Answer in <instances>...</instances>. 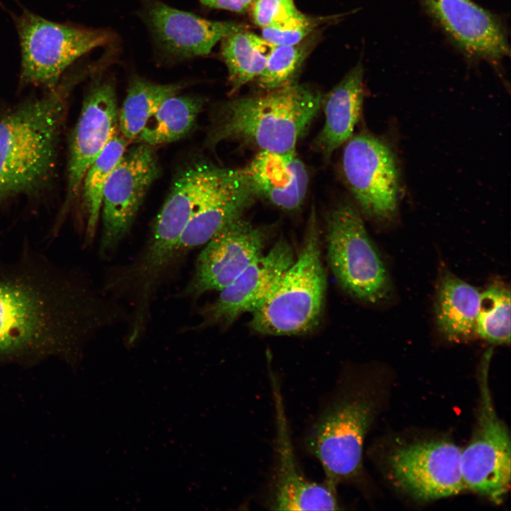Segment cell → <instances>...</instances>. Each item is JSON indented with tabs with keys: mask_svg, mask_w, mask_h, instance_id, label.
<instances>
[{
	"mask_svg": "<svg viewBox=\"0 0 511 511\" xmlns=\"http://www.w3.org/2000/svg\"><path fill=\"white\" fill-rule=\"evenodd\" d=\"M122 315L83 274L33 244L13 259L0 249V366L50 358L75 366L91 339Z\"/></svg>",
	"mask_w": 511,
	"mask_h": 511,
	"instance_id": "6da1fadb",
	"label": "cell"
},
{
	"mask_svg": "<svg viewBox=\"0 0 511 511\" xmlns=\"http://www.w3.org/2000/svg\"><path fill=\"white\" fill-rule=\"evenodd\" d=\"M92 65L0 117V203L38 193L51 181L68 98L75 86L94 72Z\"/></svg>",
	"mask_w": 511,
	"mask_h": 511,
	"instance_id": "7a4b0ae2",
	"label": "cell"
},
{
	"mask_svg": "<svg viewBox=\"0 0 511 511\" xmlns=\"http://www.w3.org/2000/svg\"><path fill=\"white\" fill-rule=\"evenodd\" d=\"M376 402L365 379L344 373L322 398L302 435V447L321 465L324 481L338 487L363 472L365 438Z\"/></svg>",
	"mask_w": 511,
	"mask_h": 511,
	"instance_id": "3957f363",
	"label": "cell"
},
{
	"mask_svg": "<svg viewBox=\"0 0 511 511\" xmlns=\"http://www.w3.org/2000/svg\"><path fill=\"white\" fill-rule=\"evenodd\" d=\"M322 99L319 91L294 82L263 95L231 99L215 113L206 143L238 141L260 151H295Z\"/></svg>",
	"mask_w": 511,
	"mask_h": 511,
	"instance_id": "277c9868",
	"label": "cell"
},
{
	"mask_svg": "<svg viewBox=\"0 0 511 511\" xmlns=\"http://www.w3.org/2000/svg\"><path fill=\"white\" fill-rule=\"evenodd\" d=\"M314 209L303 247L265 300L252 312L250 326L269 335H292L312 329L319 322L326 291Z\"/></svg>",
	"mask_w": 511,
	"mask_h": 511,
	"instance_id": "5b68a950",
	"label": "cell"
},
{
	"mask_svg": "<svg viewBox=\"0 0 511 511\" xmlns=\"http://www.w3.org/2000/svg\"><path fill=\"white\" fill-rule=\"evenodd\" d=\"M13 18L20 41V81L23 85L53 89L77 59L114 40L109 30L55 23L27 10Z\"/></svg>",
	"mask_w": 511,
	"mask_h": 511,
	"instance_id": "8992f818",
	"label": "cell"
},
{
	"mask_svg": "<svg viewBox=\"0 0 511 511\" xmlns=\"http://www.w3.org/2000/svg\"><path fill=\"white\" fill-rule=\"evenodd\" d=\"M326 241L331 269L344 290L372 304L390 297L389 273L353 206L341 204L328 214Z\"/></svg>",
	"mask_w": 511,
	"mask_h": 511,
	"instance_id": "52a82bcc",
	"label": "cell"
},
{
	"mask_svg": "<svg viewBox=\"0 0 511 511\" xmlns=\"http://www.w3.org/2000/svg\"><path fill=\"white\" fill-rule=\"evenodd\" d=\"M491 356V350L486 351L480 364L477 422L470 442L461 449V471L465 488L500 503L510 484V439L497 414L489 387Z\"/></svg>",
	"mask_w": 511,
	"mask_h": 511,
	"instance_id": "ba28073f",
	"label": "cell"
},
{
	"mask_svg": "<svg viewBox=\"0 0 511 511\" xmlns=\"http://www.w3.org/2000/svg\"><path fill=\"white\" fill-rule=\"evenodd\" d=\"M274 407L275 439L273 470L263 504L273 510H336L341 509L337 488L310 480L301 468L294 449L280 381L269 373Z\"/></svg>",
	"mask_w": 511,
	"mask_h": 511,
	"instance_id": "9c48e42d",
	"label": "cell"
},
{
	"mask_svg": "<svg viewBox=\"0 0 511 511\" xmlns=\"http://www.w3.org/2000/svg\"><path fill=\"white\" fill-rule=\"evenodd\" d=\"M342 157L346 183L363 211L378 221L397 210L400 175L396 158L384 141L369 133L349 140Z\"/></svg>",
	"mask_w": 511,
	"mask_h": 511,
	"instance_id": "30bf717a",
	"label": "cell"
},
{
	"mask_svg": "<svg viewBox=\"0 0 511 511\" xmlns=\"http://www.w3.org/2000/svg\"><path fill=\"white\" fill-rule=\"evenodd\" d=\"M160 172L153 147L143 143L127 148L104 186L99 251L111 253L128 233L143 201Z\"/></svg>",
	"mask_w": 511,
	"mask_h": 511,
	"instance_id": "8fae6325",
	"label": "cell"
},
{
	"mask_svg": "<svg viewBox=\"0 0 511 511\" xmlns=\"http://www.w3.org/2000/svg\"><path fill=\"white\" fill-rule=\"evenodd\" d=\"M461 449L444 439L414 442L394 449L388 458L393 483L420 500L454 495L465 489Z\"/></svg>",
	"mask_w": 511,
	"mask_h": 511,
	"instance_id": "7c38bea8",
	"label": "cell"
},
{
	"mask_svg": "<svg viewBox=\"0 0 511 511\" xmlns=\"http://www.w3.org/2000/svg\"><path fill=\"white\" fill-rule=\"evenodd\" d=\"M117 131L119 108L114 82L96 79L87 92L70 140L67 191L60 221L79 193L86 172Z\"/></svg>",
	"mask_w": 511,
	"mask_h": 511,
	"instance_id": "4fadbf2b",
	"label": "cell"
},
{
	"mask_svg": "<svg viewBox=\"0 0 511 511\" xmlns=\"http://www.w3.org/2000/svg\"><path fill=\"white\" fill-rule=\"evenodd\" d=\"M265 239L264 232L242 216L227 224L205 243L182 295L198 297L225 288L262 256Z\"/></svg>",
	"mask_w": 511,
	"mask_h": 511,
	"instance_id": "5bb4252c",
	"label": "cell"
},
{
	"mask_svg": "<svg viewBox=\"0 0 511 511\" xmlns=\"http://www.w3.org/2000/svg\"><path fill=\"white\" fill-rule=\"evenodd\" d=\"M141 16L160 55L171 62L204 56L226 36L244 29L233 21H211L160 0H141Z\"/></svg>",
	"mask_w": 511,
	"mask_h": 511,
	"instance_id": "9a60e30c",
	"label": "cell"
},
{
	"mask_svg": "<svg viewBox=\"0 0 511 511\" xmlns=\"http://www.w3.org/2000/svg\"><path fill=\"white\" fill-rule=\"evenodd\" d=\"M293 251L285 240L278 241L269 252L250 264L217 299L200 310L198 328L227 326L239 316L253 312L268 297L294 262Z\"/></svg>",
	"mask_w": 511,
	"mask_h": 511,
	"instance_id": "2e32d148",
	"label": "cell"
},
{
	"mask_svg": "<svg viewBox=\"0 0 511 511\" xmlns=\"http://www.w3.org/2000/svg\"><path fill=\"white\" fill-rule=\"evenodd\" d=\"M431 16L467 55L489 62L510 56L499 18L471 0H421Z\"/></svg>",
	"mask_w": 511,
	"mask_h": 511,
	"instance_id": "e0dca14e",
	"label": "cell"
},
{
	"mask_svg": "<svg viewBox=\"0 0 511 511\" xmlns=\"http://www.w3.org/2000/svg\"><path fill=\"white\" fill-rule=\"evenodd\" d=\"M207 163H196L182 171L155 219L153 233L180 243L192 217L238 175Z\"/></svg>",
	"mask_w": 511,
	"mask_h": 511,
	"instance_id": "ac0fdd59",
	"label": "cell"
},
{
	"mask_svg": "<svg viewBox=\"0 0 511 511\" xmlns=\"http://www.w3.org/2000/svg\"><path fill=\"white\" fill-rule=\"evenodd\" d=\"M244 170L256 194L282 209L295 210L304 199L309 177L295 151H260Z\"/></svg>",
	"mask_w": 511,
	"mask_h": 511,
	"instance_id": "d6986e66",
	"label": "cell"
},
{
	"mask_svg": "<svg viewBox=\"0 0 511 511\" xmlns=\"http://www.w3.org/2000/svg\"><path fill=\"white\" fill-rule=\"evenodd\" d=\"M364 98L363 68L353 67L324 98L325 122L314 147L326 159L351 138L358 121Z\"/></svg>",
	"mask_w": 511,
	"mask_h": 511,
	"instance_id": "ffe728a7",
	"label": "cell"
},
{
	"mask_svg": "<svg viewBox=\"0 0 511 511\" xmlns=\"http://www.w3.org/2000/svg\"><path fill=\"white\" fill-rule=\"evenodd\" d=\"M257 196L244 169L192 217L180 240L178 253L205 244L216 232L242 214Z\"/></svg>",
	"mask_w": 511,
	"mask_h": 511,
	"instance_id": "44dd1931",
	"label": "cell"
},
{
	"mask_svg": "<svg viewBox=\"0 0 511 511\" xmlns=\"http://www.w3.org/2000/svg\"><path fill=\"white\" fill-rule=\"evenodd\" d=\"M480 291L450 272L441 278L434 312L439 331L449 341H465L476 335Z\"/></svg>",
	"mask_w": 511,
	"mask_h": 511,
	"instance_id": "7402d4cb",
	"label": "cell"
},
{
	"mask_svg": "<svg viewBox=\"0 0 511 511\" xmlns=\"http://www.w3.org/2000/svg\"><path fill=\"white\" fill-rule=\"evenodd\" d=\"M204 105L194 96L173 95L150 117L135 141L155 147L178 141L193 128Z\"/></svg>",
	"mask_w": 511,
	"mask_h": 511,
	"instance_id": "603a6c76",
	"label": "cell"
},
{
	"mask_svg": "<svg viewBox=\"0 0 511 511\" xmlns=\"http://www.w3.org/2000/svg\"><path fill=\"white\" fill-rule=\"evenodd\" d=\"M220 42L221 57L227 68L231 92L260 76L274 46L261 35L245 28Z\"/></svg>",
	"mask_w": 511,
	"mask_h": 511,
	"instance_id": "cb8c5ba5",
	"label": "cell"
},
{
	"mask_svg": "<svg viewBox=\"0 0 511 511\" xmlns=\"http://www.w3.org/2000/svg\"><path fill=\"white\" fill-rule=\"evenodd\" d=\"M181 83L157 84L138 75L130 80L125 100L119 109V130L134 141L150 117L167 98L178 94Z\"/></svg>",
	"mask_w": 511,
	"mask_h": 511,
	"instance_id": "d4e9b609",
	"label": "cell"
},
{
	"mask_svg": "<svg viewBox=\"0 0 511 511\" xmlns=\"http://www.w3.org/2000/svg\"><path fill=\"white\" fill-rule=\"evenodd\" d=\"M129 141L117 131L96 160L86 172L80 192L85 218V241H93L101 215L103 193L106 180L126 150Z\"/></svg>",
	"mask_w": 511,
	"mask_h": 511,
	"instance_id": "484cf974",
	"label": "cell"
},
{
	"mask_svg": "<svg viewBox=\"0 0 511 511\" xmlns=\"http://www.w3.org/2000/svg\"><path fill=\"white\" fill-rule=\"evenodd\" d=\"M510 290L502 283H493L480 293L476 335L493 344L510 342Z\"/></svg>",
	"mask_w": 511,
	"mask_h": 511,
	"instance_id": "4316f807",
	"label": "cell"
},
{
	"mask_svg": "<svg viewBox=\"0 0 511 511\" xmlns=\"http://www.w3.org/2000/svg\"><path fill=\"white\" fill-rule=\"evenodd\" d=\"M307 53L308 46L302 42L274 45L263 71L258 77L259 85L269 91L294 83Z\"/></svg>",
	"mask_w": 511,
	"mask_h": 511,
	"instance_id": "83f0119b",
	"label": "cell"
},
{
	"mask_svg": "<svg viewBox=\"0 0 511 511\" xmlns=\"http://www.w3.org/2000/svg\"><path fill=\"white\" fill-rule=\"evenodd\" d=\"M329 17H298L262 28L261 36L273 45H295L302 42Z\"/></svg>",
	"mask_w": 511,
	"mask_h": 511,
	"instance_id": "f1b7e54d",
	"label": "cell"
},
{
	"mask_svg": "<svg viewBox=\"0 0 511 511\" xmlns=\"http://www.w3.org/2000/svg\"><path fill=\"white\" fill-rule=\"evenodd\" d=\"M293 0H254L252 16L261 28L302 16Z\"/></svg>",
	"mask_w": 511,
	"mask_h": 511,
	"instance_id": "f546056e",
	"label": "cell"
},
{
	"mask_svg": "<svg viewBox=\"0 0 511 511\" xmlns=\"http://www.w3.org/2000/svg\"><path fill=\"white\" fill-rule=\"evenodd\" d=\"M203 5L212 9H222L236 13L246 11L254 0H198Z\"/></svg>",
	"mask_w": 511,
	"mask_h": 511,
	"instance_id": "4dcf8cb0",
	"label": "cell"
}]
</instances>
